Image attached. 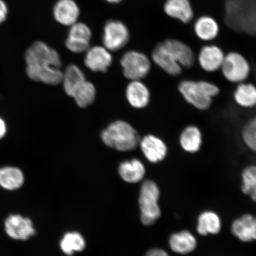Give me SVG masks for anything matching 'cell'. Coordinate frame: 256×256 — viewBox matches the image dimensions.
Segmentation results:
<instances>
[{
	"label": "cell",
	"mask_w": 256,
	"mask_h": 256,
	"mask_svg": "<svg viewBox=\"0 0 256 256\" xmlns=\"http://www.w3.org/2000/svg\"><path fill=\"white\" fill-rule=\"evenodd\" d=\"M24 58L26 72L33 81L52 86L62 82V60L54 48L43 42H36L28 48Z\"/></svg>",
	"instance_id": "cell-1"
},
{
	"label": "cell",
	"mask_w": 256,
	"mask_h": 256,
	"mask_svg": "<svg viewBox=\"0 0 256 256\" xmlns=\"http://www.w3.org/2000/svg\"><path fill=\"white\" fill-rule=\"evenodd\" d=\"M156 66L170 76L178 78L184 69H190L196 63V54L184 42L167 39L158 43L152 54Z\"/></svg>",
	"instance_id": "cell-2"
},
{
	"label": "cell",
	"mask_w": 256,
	"mask_h": 256,
	"mask_svg": "<svg viewBox=\"0 0 256 256\" xmlns=\"http://www.w3.org/2000/svg\"><path fill=\"white\" fill-rule=\"evenodd\" d=\"M177 88L186 103L201 112L209 110L220 94L218 86L206 80L184 78L178 83Z\"/></svg>",
	"instance_id": "cell-3"
},
{
	"label": "cell",
	"mask_w": 256,
	"mask_h": 256,
	"mask_svg": "<svg viewBox=\"0 0 256 256\" xmlns=\"http://www.w3.org/2000/svg\"><path fill=\"white\" fill-rule=\"evenodd\" d=\"M101 138L105 145L120 152L135 149L140 140L137 131L130 124L123 120L111 123L102 131Z\"/></svg>",
	"instance_id": "cell-4"
},
{
	"label": "cell",
	"mask_w": 256,
	"mask_h": 256,
	"mask_svg": "<svg viewBox=\"0 0 256 256\" xmlns=\"http://www.w3.org/2000/svg\"><path fill=\"white\" fill-rule=\"evenodd\" d=\"M160 196V188L154 182L148 180L143 182L140 190L139 206L140 220L144 225L152 226L161 216Z\"/></svg>",
	"instance_id": "cell-5"
},
{
	"label": "cell",
	"mask_w": 256,
	"mask_h": 256,
	"mask_svg": "<svg viewBox=\"0 0 256 256\" xmlns=\"http://www.w3.org/2000/svg\"><path fill=\"white\" fill-rule=\"evenodd\" d=\"M220 72L226 82L236 85L248 81L252 74V65L242 53L230 51L226 54Z\"/></svg>",
	"instance_id": "cell-6"
},
{
	"label": "cell",
	"mask_w": 256,
	"mask_h": 256,
	"mask_svg": "<svg viewBox=\"0 0 256 256\" xmlns=\"http://www.w3.org/2000/svg\"><path fill=\"white\" fill-rule=\"evenodd\" d=\"M123 73L128 79L136 81L148 75L152 69L151 60L145 54L137 51H128L120 60Z\"/></svg>",
	"instance_id": "cell-7"
},
{
	"label": "cell",
	"mask_w": 256,
	"mask_h": 256,
	"mask_svg": "<svg viewBox=\"0 0 256 256\" xmlns=\"http://www.w3.org/2000/svg\"><path fill=\"white\" fill-rule=\"evenodd\" d=\"M129 40V30L122 22L110 20L105 24L102 42L107 50L110 51L120 50L126 46Z\"/></svg>",
	"instance_id": "cell-8"
},
{
	"label": "cell",
	"mask_w": 256,
	"mask_h": 256,
	"mask_svg": "<svg viewBox=\"0 0 256 256\" xmlns=\"http://www.w3.org/2000/svg\"><path fill=\"white\" fill-rule=\"evenodd\" d=\"M225 56L220 46L214 44H204L196 55V63L204 72L216 73L220 71Z\"/></svg>",
	"instance_id": "cell-9"
},
{
	"label": "cell",
	"mask_w": 256,
	"mask_h": 256,
	"mask_svg": "<svg viewBox=\"0 0 256 256\" xmlns=\"http://www.w3.org/2000/svg\"><path fill=\"white\" fill-rule=\"evenodd\" d=\"M92 35L90 28L87 24L81 22H76L70 26L66 46L74 53L86 52L90 48Z\"/></svg>",
	"instance_id": "cell-10"
},
{
	"label": "cell",
	"mask_w": 256,
	"mask_h": 256,
	"mask_svg": "<svg viewBox=\"0 0 256 256\" xmlns=\"http://www.w3.org/2000/svg\"><path fill=\"white\" fill-rule=\"evenodd\" d=\"M140 144L144 156L150 162L156 164L167 158L168 152L167 144L158 136L148 134L140 140Z\"/></svg>",
	"instance_id": "cell-11"
},
{
	"label": "cell",
	"mask_w": 256,
	"mask_h": 256,
	"mask_svg": "<svg viewBox=\"0 0 256 256\" xmlns=\"http://www.w3.org/2000/svg\"><path fill=\"white\" fill-rule=\"evenodd\" d=\"M5 230L12 239L27 240L36 233L32 220L20 215H10L5 220Z\"/></svg>",
	"instance_id": "cell-12"
},
{
	"label": "cell",
	"mask_w": 256,
	"mask_h": 256,
	"mask_svg": "<svg viewBox=\"0 0 256 256\" xmlns=\"http://www.w3.org/2000/svg\"><path fill=\"white\" fill-rule=\"evenodd\" d=\"M179 146L190 154L200 151L204 144V134L200 128L195 124H188L183 128L178 136Z\"/></svg>",
	"instance_id": "cell-13"
},
{
	"label": "cell",
	"mask_w": 256,
	"mask_h": 256,
	"mask_svg": "<svg viewBox=\"0 0 256 256\" xmlns=\"http://www.w3.org/2000/svg\"><path fill=\"white\" fill-rule=\"evenodd\" d=\"M231 230L233 236L240 242L256 241V217L252 214H246L234 220Z\"/></svg>",
	"instance_id": "cell-14"
},
{
	"label": "cell",
	"mask_w": 256,
	"mask_h": 256,
	"mask_svg": "<svg viewBox=\"0 0 256 256\" xmlns=\"http://www.w3.org/2000/svg\"><path fill=\"white\" fill-rule=\"evenodd\" d=\"M84 64L88 68L94 72H106L112 63L110 50L105 47L95 46L86 51Z\"/></svg>",
	"instance_id": "cell-15"
},
{
	"label": "cell",
	"mask_w": 256,
	"mask_h": 256,
	"mask_svg": "<svg viewBox=\"0 0 256 256\" xmlns=\"http://www.w3.org/2000/svg\"><path fill=\"white\" fill-rule=\"evenodd\" d=\"M53 14L58 23L71 26L78 21L80 8L74 0H58L54 6Z\"/></svg>",
	"instance_id": "cell-16"
},
{
	"label": "cell",
	"mask_w": 256,
	"mask_h": 256,
	"mask_svg": "<svg viewBox=\"0 0 256 256\" xmlns=\"http://www.w3.org/2000/svg\"><path fill=\"white\" fill-rule=\"evenodd\" d=\"M232 100L236 106L242 110L256 108V84L248 81L236 84L232 92Z\"/></svg>",
	"instance_id": "cell-17"
},
{
	"label": "cell",
	"mask_w": 256,
	"mask_h": 256,
	"mask_svg": "<svg viewBox=\"0 0 256 256\" xmlns=\"http://www.w3.org/2000/svg\"><path fill=\"white\" fill-rule=\"evenodd\" d=\"M169 247L176 254H191L197 248L196 238L190 232L184 230L172 234L168 240Z\"/></svg>",
	"instance_id": "cell-18"
},
{
	"label": "cell",
	"mask_w": 256,
	"mask_h": 256,
	"mask_svg": "<svg viewBox=\"0 0 256 256\" xmlns=\"http://www.w3.org/2000/svg\"><path fill=\"white\" fill-rule=\"evenodd\" d=\"M126 98L132 107L145 108L151 100V94L148 88L140 80L131 82L126 90Z\"/></svg>",
	"instance_id": "cell-19"
},
{
	"label": "cell",
	"mask_w": 256,
	"mask_h": 256,
	"mask_svg": "<svg viewBox=\"0 0 256 256\" xmlns=\"http://www.w3.org/2000/svg\"><path fill=\"white\" fill-rule=\"evenodd\" d=\"M166 14L182 23H190L194 18V12L190 0H166L164 5Z\"/></svg>",
	"instance_id": "cell-20"
},
{
	"label": "cell",
	"mask_w": 256,
	"mask_h": 256,
	"mask_svg": "<svg viewBox=\"0 0 256 256\" xmlns=\"http://www.w3.org/2000/svg\"><path fill=\"white\" fill-rule=\"evenodd\" d=\"M222 228V219L214 211L204 210L198 216L196 230L200 236L216 235L220 233Z\"/></svg>",
	"instance_id": "cell-21"
},
{
	"label": "cell",
	"mask_w": 256,
	"mask_h": 256,
	"mask_svg": "<svg viewBox=\"0 0 256 256\" xmlns=\"http://www.w3.org/2000/svg\"><path fill=\"white\" fill-rule=\"evenodd\" d=\"M195 35L202 41L210 42L218 36L220 27L216 21L209 16H201L194 24Z\"/></svg>",
	"instance_id": "cell-22"
},
{
	"label": "cell",
	"mask_w": 256,
	"mask_h": 256,
	"mask_svg": "<svg viewBox=\"0 0 256 256\" xmlns=\"http://www.w3.org/2000/svg\"><path fill=\"white\" fill-rule=\"evenodd\" d=\"M118 172L124 182L136 184L142 180L146 170L145 166L140 160L132 159L121 162Z\"/></svg>",
	"instance_id": "cell-23"
},
{
	"label": "cell",
	"mask_w": 256,
	"mask_h": 256,
	"mask_svg": "<svg viewBox=\"0 0 256 256\" xmlns=\"http://www.w3.org/2000/svg\"><path fill=\"white\" fill-rule=\"evenodd\" d=\"M86 81L84 74L78 66L71 64L63 72L62 82L64 90L70 96Z\"/></svg>",
	"instance_id": "cell-24"
},
{
	"label": "cell",
	"mask_w": 256,
	"mask_h": 256,
	"mask_svg": "<svg viewBox=\"0 0 256 256\" xmlns=\"http://www.w3.org/2000/svg\"><path fill=\"white\" fill-rule=\"evenodd\" d=\"M24 175L21 170L10 166L0 168V186L5 190H18L24 184Z\"/></svg>",
	"instance_id": "cell-25"
},
{
	"label": "cell",
	"mask_w": 256,
	"mask_h": 256,
	"mask_svg": "<svg viewBox=\"0 0 256 256\" xmlns=\"http://www.w3.org/2000/svg\"><path fill=\"white\" fill-rule=\"evenodd\" d=\"M60 248L66 256H71L76 252H81L86 248V241L78 232H66L60 243Z\"/></svg>",
	"instance_id": "cell-26"
},
{
	"label": "cell",
	"mask_w": 256,
	"mask_h": 256,
	"mask_svg": "<svg viewBox=\"0 0 256 256\" xmlns=\"http://www.w3.org/2000/svg\"><path fill=\"white\" fill-rule=\"evenodd\" d=\"M242 191L256 203V164H251L242 172Z\"/></svg>",
	"instance_id": "cell-27"
},
{
	"label": "cell",
	"mask_w": 256,
	"mask_h": 256,
	"mask_svg": "<svg viewBox=\"0 0 256 256\" xmlns=\"http://www.w3.org/2000/svg\"><path fill=\"white\" fill-rule=\"evenodd\" d=\"M96 91L94 86L91 82L86 81L73 92L72 97L80 108H86L94 103Z\"/></svg>",
	"instance_id": "cell-28"
},
{
	"label": "cell",
	"mask_w": 256,
	"mask_h": 256,
	"mask_svg": "<svg viewBox=\"0 0 256 256\" xmlns=\"http://www.w3.org/2000/svg\"><path fill=\"white\" fill-rule=\"evenodd\" d=\"M240 138L246 148L256 154V124L250 118L242 127Z\"/></svg>",
	"instance_id": "cell-29"
},
{
	"label": "cell",
	"mask_w": 256,
	"mask_h": 256,
	"mask_svg": "<svg viewBox=\"0 0 256 256\" xmlns=\"http://www.w3.org/2000/svg\"><path fill=\"white\" fill-rule=\"evenodd\" d=\"M146 256H170L164 250L158 248H152L146 252Z\"/></svg>",
	"instance_id": "cell-30"
},
{
	"label": "cell",
	"mask_w": 256,
	"mask_h": 256,
	"mask_svg": "<svg viewBox=\"0 0 256 256\" xmlns=\"http://www.w3.org/2000/svg\"><path fill=\"white\" fill-rule=\"evenodd\" d=\"M8 14V8L6 3L0 0V24L6 20Z\"/></svg>",
	"instance_id": "cell-31"
},
{
	"label": "cell",
	"mask_w": 256,
	"mask_h": 256,
	"mask_svg": "<svg viewBox=\"0 0 256 256\" xmlns=\"http://www.w3.org/2000/svg\"><path fill=\"white\" fill-rule=\"evenodd\" d=\"M7 132V126L5 121L0 118V140L2 139L6 136Z\"/></svg>",
	"instance_id": "cell-32"
},
{
	"label": "cell",
	"mask_w": 256,
	"mask_h": 256,
	"mask_svg": "<svg viewBox=\"0 0 256 256\" xmlns=\"http://www.w3.org/2000/svg\"><path fill=\"white\" fill-rule=\"evenodd\" d=\"M108 2L111 3V4H118V3H120L122 0H106Z\"/></svg>",
	"instance_id": "cell-33"
},
{
	"label": "cell",
	"mask_w": 256,
	"mask_h": 256,
	"mask_svg": "<svg viewBox=\"0 0 256 256\" xmlns=\"http://www.w3.org/2000/svg\"><path fill=\"white\" fill-rule=\"evenodd\" d=\"M251 120L256 124V114L250 118Z\"/></svg>",
	"instance_id": "cell-34"
}]
</instances>
